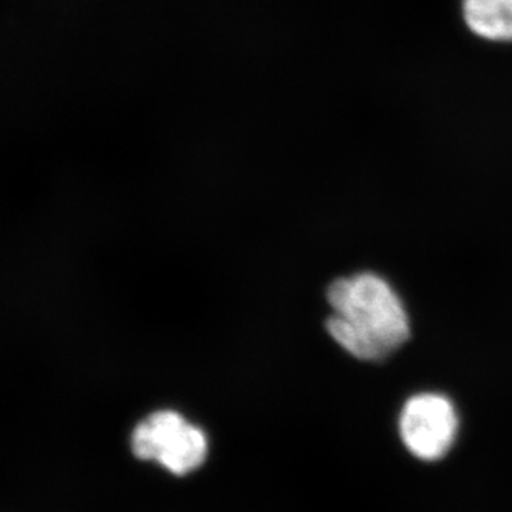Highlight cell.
Instances as JSON below:
<instances>
[{"label": "cell", "mask_w": 512, "mask_h": 512, "mask_svg": "<svg viewBox=\"0 0 512 512\" xmlns=\"http://www.w3.org/2000/svg\"><path fill=\"white\" fill-rule=\"evenodd\" d=\"M327 297L334 310L327 330L353 357L378 362L410 337L405 307L382 277L367 272L339 279Z\"/></svg>", "instance_id": "cell-1"}, {"label": "cell", "mask_w": 512, "mask_h": 512, "mask_svg": "<svg viewBox=\"0 0 512 512\" xmlns=\"http://www.w3.org/2000/svg\"><path fill=\"white\" fill-rule=\"evenodd\" d=\"M135 455L155 461L170 473H191L208 456V438L176 411H156L136 426L131 436Z\"/></svg>", "instance_id": "cell-2"}, {"label": "cell", "mask_w": 512, "mask_h": 512, "mask_svg": "<svg viewBox=\"0 0 512 512\" xmlns=\"http://www.w3.org/2000/svg\"><path fill=\"white\" fill-rule=\"evenodd\" d=\"M458 431L455 406L446 397L423 393L406 401L400 416L401 440L411 455L436 461L450 451Z\"/></svg>", "instance_id": "cell-3"}, {"label": "cell", "mask_w": 512, "mask_h": 512, "mask_svg": "<svg viewBox=\"0 0 512 512\" xmlns=\"http://www.w3.org/2000/svg\"><path fill=\"white\" fill-rule=\"evenodd\" d=\"M463 17L476 37L512 42V0H463Z\"/></svg>", "instance_id": "cell-4"}]
</instances>
